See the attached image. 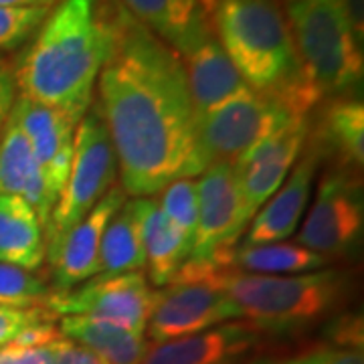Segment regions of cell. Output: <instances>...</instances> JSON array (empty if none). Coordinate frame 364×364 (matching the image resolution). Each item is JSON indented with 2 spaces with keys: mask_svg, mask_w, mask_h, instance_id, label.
<instances>
[{
  "mask_svg": "<svg viewBox=\"0 0 364 364\" xmlns=\"http://www.w3.org/2000/svg\"><path fill=\"white\" fill-rule=\"evenodd\" d=\"M328 346H320L314 350L299 352L294 356H259L251 364H324Z\"/></svg>",
  "mask_w": 364,
  "mask_h": 364,
  "instance_id": "obj_35",
  "label": "cell"
},
{
  "mask_svg": "<svg viewBox=\"0 0 364 364\" xmlns=\"http://www.w3.org/2000/svg\"><path fill=\"white\" fill-rule=\"evenodd\" d=\"M128 195L122 186H114L107 195L75 223L53 249L47 251L51 265L53 294H63L100 273V245L105 227Z\"/></svg>",
  "mask_w": 364,
  "mask_h": 364,
  "instance_id": "obj_14",
  "label": "cell"
},
{
  "mask_svg": "<svg viewBox=\"0 0 364 364\" xmlns=\"http://www.w3.org/2000/svg\"><path fill=\"white\" fill-rule=\"evenodd\" d=\"M49 13L51 9L0 6V51H14L26 45Z\"/></svg>",
  "mask_w": 364,
  "mask_h": 364,
  "instance_id": "obj_28",
  "label": "cell"
},
{
  "mask_svg": "<svg viewBox=\"0 0 364 364\" xmlns=\"http://www.w3.org/2000/svg\"><path fill=\"white\" fill-rule=\"evenodd\" d=\"M14 97H16V85H14L13 67L4 59H0V132L4 128V122L11 114Z\"/></svg>",
  "mask_w": 364,
  "mask_h": 364,
  "instance_id": "obj_34",
  "label": "cell"
},
{
  "mask_svg": "<svg viewBox=\"0 0 364 364\" xmlns=\"http://www.w3.org/2000/svg\"><path fill=\"white\" fill-rule=\"evenodd\" d=\"M287 2H291V0H287Z\"/></svg>",
  "mask_w": 364,
  "mask_h": 364,
  "instance_id": "obj_39",
  "label": "cell"
},
{
  "mask_svg": "<svg viewBox=\"0 0 364 364\" xmlns=\"http://www.w3.org/2000/svg\"><path fill=\"white\" fill-rule=\"evenodd\" d=\"M61 0H0V6H18V9H53Z\"/></svg>",
  "mask_w": 364,
  "mask_h": 364,
  "instance_id": "obj_38",
  "label": "cell"
},
{
  "mask_svg": "<svg viewBox=\"0 0 364 364\" xmlns=\"http://www.w3.org/2000/svg\"><path fill=\"white\" fill-rule=\"evenodd\" d=\"M116 150L104 116L93 102L75 128L71 172L45 229L47 251L116 186Z\"/></svg>",
  "mask_w": 364,
  "mask_h": 364,
  "instance_id": "obj_6",
  "label": "cell"
},
{
  "mask_svg": "<svg viewBox=\"0 0 364 364\" xmlns=\"http://www.w3.org/2000/svg\"><path fill=\"white\" fill-rule=\"evenodd\" d=\"M265 336L235 320L186 338L152 344L142 364H251L259 358Z\"/></svg>",
  "mask_w": 364,
  "mask_h": 364,
  "instance_id": "obj_15",
  "label": "cell"
},
{
  "mask_svg": "<svg viewBox=\"0 0 364 364\" xmlns=\"http://www.w3.org/2000/svg\"><path fill=\"white\" fill-rule=\"evenodd\" d=\"M128 13L168 45L182 59L198 51L210 37L205 0H119Z\"/></svg>",
  "mask_w": 364,
  "mask_h": 364,
  "instance_id": "obj_17",
  "label": "cell"
},
{
  "mask_svg": "<svg viewBox=\"0 0 364 364\" xmlns=\"http://www.w3.org/2000/svg\"><path fill=\"white\" fill-rule=\"evenodd\" d=\"M119 0H61L13 65L16 93L81 119L107 61Z\"/></svg>",
  "mask_w": 364,
  "mask_h": 364,
  "instance_id": "obj_2",
  "label": "cell"
},
{
  "mask_svg": "<svg viewBox=\"0 0 364 364\" xmlns=\"http://www.w3.org/2000/svg\"><path fill=\"white\" fill-rule=\"evenodd\" d=\"M363 316L360 314H342L326 328V336L332 348H356L363 350Z\"/></svg>",
  "mask_w": 364,
  "mask_h": 364,
  "instance_id": "obj_30",
  "label": "cell"
},
{
  "mask_svg": "<svg viewBox=\"0 0 364 364\" xmlns=\"http://www.w3.org/2000/svg\"><path fill=\"white\" fill-rule=\"evenodd\" d=\"M59 340H63L59 326L53 320H45V322L26 328L25 332H21L11 344L21 346V348H51Z\"/></svg>",
  "mask_w": 364,
  "mask_h": 364,
  "instance_id": "obj_31",
  "label": "cell"
},
{
  "mask_svg": "<svg viewBox=\"0 0 364 364\" xmlns=\"http://www.w3.org/2000/svg\"><path fill=\"white\" fill-rule=\"evenodd\" d=\"M142 196L126 198L105 227L100 245V273L142 272Z\"/></svg>",
  "mask_w": 364,
  "mask_h": 364,
  "instance_id": "obj_23",
  "label": "cell"
},
{
  "mask_svg": "<svg viewBox=\"0 0 364 364\" xmlns=\"http://www.w3.org/2000/svg\"><path fill=\"white\" fill-rule=\"evenodd\" d=\"M182 65L186 71L195 122L210 109L227 104L235 95L251 90L235 69L227 53L223 51L215 35L198 51L184 57Z\"/></svg>",
  "mask_w": 364,
  "mask_h": 364,
  "instance_id": "obj_18",
  "label": "cell"
},
{
  "mask_svg": "<svg viewBox=\"0 0 364 364\" xmlns=\"http://www.w3.org/2000/svg\"><path fill=\"white\" fill-rule=\"evenodd\" d=\"M142 243L148 279L156 287L172 284L191 255V243L148 196H142Z\"/></svg>",
  "mask_w": 364,
  "mask_h": 364,
  "instance_id": "obj_19",
  "label": "cell"
},
{
  "mask_svg": "<svg viewBox=\"0 0 364 364\" xmlns=\"http://www.w3.org/2000/svg\"><path fill=\"white\" fill-rule=\"evenodd\" d=\"M318 140L314 146L320 152H334L342 164L352 170L364 164V104L360 97L330 100L318 122Z\"/></svg>",
  "mask_w": 364,
  "mask_h": 364,
  "instance_id": "obj_22",
  "label": "cell"
},
{
  "mask_svg": "<svg viewBox=\"0 0 364 364\" xmlns=\"http://www.w3.org/2000/svg\"><path fill=\"white\" fill-rule=\"evenodd\" d=\"M51 348H21L6 344L0 348V364H49Z\"/></svg>",
  "mask_w": 364,
  "mask_h": 364,
  "instance_id": "obj_33",
  "label": "cell"
},
{
  "mask_svg": "<svg viewBox=\"0 0 364 364\" xmlns=\"http://www.w3.org/2000/svg\"><path fill=\"white\" fill-rule=\"evenodd\" d=\"M213 35L239 75L272 95L296 117L326 102L299 61L286 13L277 0H205Z\"/></svg>",
  "mask_w": 364,
  "mask_h": 364,
  "instance_id": "obj_3",
  "label": "cell"
},
{
  "mask_svg": "<svg viewBox=\"0 0 364 364\" xmlns=\"http://www.w3.org/2000/svg\"><path fill=\"white\" fill-rule=\"evenodd\" d=\"M322 162V152L316 146H304L298 162L287 174L279 191L257 210V215L247 225V235L241 245H265L282 243L296 233L299 221L310 203L312 184L318 166Z\"/></svg>",
  "mask_w": 364,
  "mask_h": 364,
  "instance_id": "obj_16",
  "label": "cell"
},
{
  "mask_svg": "<svg viewBox=\"0 0 364 364\" xmlns=\"http://www.w3.org/2000/svg\"><path fill=\"white\" fill-rule=\"evenodd\" d=\"M310 136V117H298L233 162L243 219L251 223L284 184Z\"/></svg>",
  "mask_w": 364,
  "mask_h": 364,
  "instance_id": "obj_12",
  "label": "cell"
},
{
  "mask_svg": "<svg viewBox=\"0 0 364 364\" xmlns=\"http://www.w3.org/2000/svg\"><path fill=\"white\" fill-rule=\"evenodd\" d=\"M298 117L272 95L247 90L195 122L196 160L208 166L243 156L251 148L284 130Z\"/></svg>",
  "mask_w": 364,
  "mask_h": 364,
  "instance_id": "obj_7",
  "label": "cell"
},
{
  "mask_svg": "<svg viewBox=\"0 0 364 364\" xmlns=\"http://www.w3.org/2000/svg\"><path fill=\"white\" fill-rule=\"evenodd\" d=\"M330 261L320 253L299 247L296 243L239 245L231 251V267L263 275H298L326 269Z\"/></svg>",
  "mask_w": 364,
  "mask_h": 364,
  "instance_id": "obj_24",
  "label": "cell"
},
{
  "mask_svg": "<svg viewBox=\"0 0 364 364\" xmlns=\"http://www.w3.org/2000/svg\"><path fill=\"white\" fill-rule=\"evenodd\" d=\"M45 320H55V316L47 308L21 310V308L0 306V348L11 344L26 328L45 322Z\"/></svg>",
  "mask_w": 364,
  "mask_h": 364,
  "instance_id": "obj_29",
  "label": "cell"
},
{
  "mask_svg": "<svg viewBox=\"0 0 364 364\" xmlns=\"http://www.w3.org/2000/svg\"><path fill=\"white\" fill-rule=\"evenodd\" d=\"M49 364H104L93 352L87 348L79 346L71 340H59L57 344H53L51 363Z\"/></svg>",
  "mask_w": 364,
  "mask_h": 364,
  "instance_id": "obj_32",
  "label": "cell"
},
{
  "mask_svg": "<svg viewBox=\"0 0 364 364\" xmlns=\"http://www.w3.org/2000/svg\"><path fill=\"white\" fill-rule=\"evenodd\" d=\"M174 282H203L233 299L241 320L261 334L294 336L338 316L350 296V275L336 267L298 275H263L231 265L196 269L182 265Z\"/></svg>",
  "mask_w": 364,
  "mask_h": 364,
  "instance_id": "obj_4",
  "label": "cell"
},
{
  "mask_svg": "<svg viewBox=\"0 0 364 364\" xmlns=\"http://www.w3.org/2000/svg\"><path fill=\"white\" fill-rule=\"evenodd\" d=\"M154 291L142 272L97 273L77 287L51 294L45 308L53 316H85L146 334Z\"/></svg>",
  "mask_w": 364,
  "mask_h": 364,
  "instance_id": "obj_9",
  "label": "cell"
},
{
  "mask_svg": "<svg viewBox=\"0 0 364 364\" xmlns=\"http://www.w3.org/2000/svg\"><path fill=\"white\" fill-rule=\"evenodd\" d=\"M324 364H364L363 350H356V348H332V346H328Z\"/></svg>",
  "mask_w": 364,
  "mask_h": 364,
  "instance_id": "obj_37",
  "label": "cell"
},
{
  "mask_svg": "<svg viewBox=\"0 0 364 364\" xmlns=\"http://www.w3.org/2000/svg\"><path fill=\"white\" fill-rule=\"evenodd\" d=\"M158 207L166 215L178 231H181L193 249V239L196 231V217H198V191L196 181L193 178H178L164 186L160 193Z\"/></svg>",
  "mask_w": 364,
  "mask_h": 364,
  "instance_id": "obj_27",
  "label": "cell"
},
{
  "mask_svg": "<svg viewBox=\"0 0 364 364\" xmlns=\"http://www.w3.org/2000/svg\"><path fill=\"white\" fill-rule=\"evenodd\" d=\"M16 126L31 142L45 182L51 195L59 200L73 162V142L79 119L61 109H55L25 95L14 97L11 114Z\"/></svg>",
  "mask_w": 364,
  "mask_h": 364,
  "instance_id": "obj_13",
  "label": "cell"
},
{
  "mask_svg": "<svg viewBox=\"0 0 364 364\" xmlns=\"http://www.w3.org/2000/svg\"><path fill=\"white\" fill-rule=\"evenodd\" d=\"M0 59H2V57H0Z\"/></svg>",
  "mask_w": 364,
  "mask_h": 364,
  "instance_id": "obj_40",
  "label": "cell"
},
{
  "mask_svg": "<svg viewBox=\"0 0 364 364\" xmlns=\"http://www.w3.org/2000/svg\"><path fill=\"white\" fill-rule=\"evenodd\" d=\"M364 229L363 184L354 170H332L318 184L296 245L328 259L348 255L360 245Z\"/></svg>",
  "mask_w": 364,
  "mask_h": 364,
  "instance_id": "obj_8",
  "label": "cell"
},
{
  "mask_svg": "<svg viewBox=\"0 0 364 364\" xmlns=\"http://www.w3.org/2000/svg\"><path fill=\"white\" fill-rule=\"evenodd\" d=\"M235 320H241V312L225 291L203 282H172L154 291L146 338L162 344Z\"/></svg>",
  "mask_w": 364,
  "mask_h": 364,
  "instance_id": "obj_11",
  "label": "cell"
},
{
  "mask_svg": "<svg viewBox=\"0 0 364 364\" xmlns=\"http://www.w3.org/2000/svg\"><path fill=\"white\" fill-rule=\"evenodd\" d=\"M97 93L95 105L109 130L126 195L150 198L170 182L200 174L181 57L124 6Z\"/></svg>",
  "mask_w": 364,
  "mask_h": 364,
  "instance_id": "obj_1",
  "label": "cell"
},
{
  "mask_svg": "<svg viewBox=\"0 0 364 364\" xmlns=\"http://www.w3.org/2000/svg\"><path fill=\"white\" fill-rule=\"evenodd\" d=\"M198 217L193 249L184 265L213 267L221 255L237 247L247 223L243 219L241 196L233 164L219 162L198 174Z\"/></svg>",
  "mask_w": 364,
  "mask_h": 364,
  "instance_id": "obj_10",
  "label": "cell"
},
{
  "mask_svg": "<svg viewBox=\"0 0 364 364\" xmlns=\"http://www.w3.org/2000/svg\"><path fill=\"white\" fill-rule=\"evenodd\" d=\"M51 294V286L35 275V272L0 263V306L21 310L45 308Z\"/></svg>",
  "mask_w": 364,
  "mask_h": 364,
  "instance_id": "obj_26",
  "label": "cell"
},
{
  "mask_svg": "<svg viewBox=\"0 0 364 364\" xmlns=\"http://www.w3.org/2000/svg\"><path fill=\"white\" fill-rule=\"evenodd\" d=\"M344 2V11L346 18L350 25L354 39L358 41V45H363L364 41V0H342Z\"/></svg>",
  "mask_w": 364,
  "mask_h": 364,
  "instance_id": "obj_36",
  "label": "cell"
},
{
  "mask_svg": "<svg viewBox=\"0 0 364 364\" xmlns=\"http://www.w3.org/2000/svg\"><path fill=\"white\" fill-rule=\"evenodd\" d=\"M63 338L93 352L104 364H142L150 340L104 320L85 316H63L59 322Z\"/></svg>",
  "mask_w": 364,
  "mask_h": 364,
  "instance_id": "obj_20",
  "label": "cell"
},
{
  "mask_svg": "<svg viewBox=\"0 0 364 364\" xmlns=\"http://www.w3.org/2000/svg\"><path fill=\"white\" fill-rule=\"evenodd\" d=\"M45 257V233L35 210L21 196H0V263L37 272Z\"/></svg>",
  "mask_w": 364,
  "mask_h": 364,
  "instance_id": "obj_21",
  "label": "cell"
},
{
  "mask_svg": "<svg viewBox=\"0 0 364 364\" xmlns=\"http://www.w3.org/2000/svg\"><path fill=\"white\" fill-rule=\"evenodd\" d=\"M39 170L31 142L9 116L0 132V196L25 195L28 182Z\"/></svg>",
  "mask_w": 364,
  "mask_h": 364,
  "instance_id": "obj_25",
  "label": "cell"
},
{
  "mask_svg": "<svg viewBox=\"0 0 364 364\" xmlns=\"http://www.w3.org/2000/svg\"><path fill=\"white\" fill-rule=\"evenodd\" d=\"M287 23L304 71L324 100L360 90L363 45L354 39L342 0H291Z\"/></svg>",
  "mask_w": 364,
  "mask_h": 364,
  "instance_id": "obj_5",
  "label": "cell"
}]
</instances>
